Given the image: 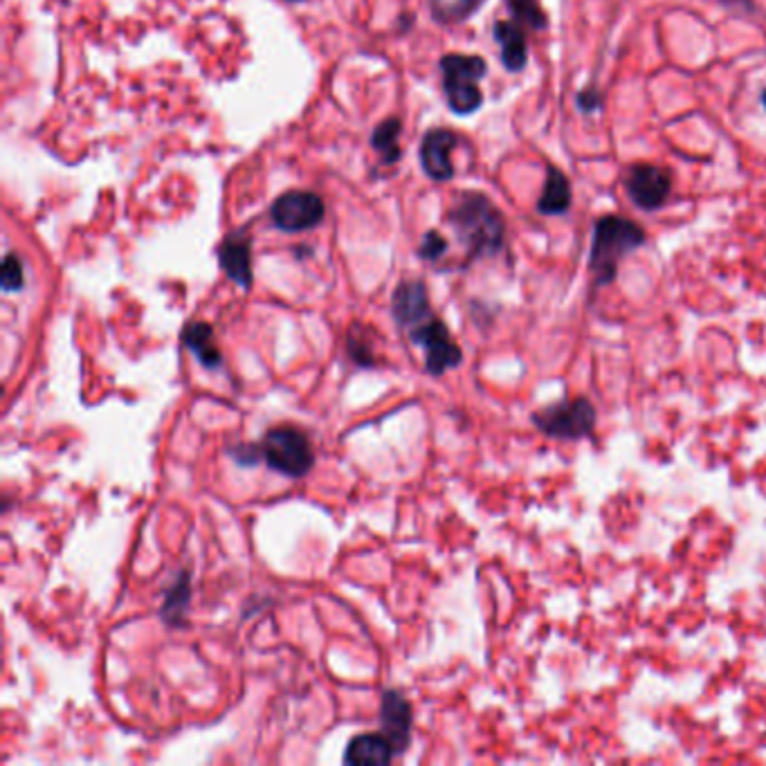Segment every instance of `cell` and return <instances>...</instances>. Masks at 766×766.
I'll return each instance as SVG.
<instances>
[{
	"instance_id": "obj_19",
	"label": "cell",
	"mask_w": 766,
	"mask_h": 766,
	"mask_svg": "<svg viewBox=\"0 0 766 766\" xmlns=\"http://www.w3.org/2000/svg\"><path fill=\"white\" fill-rule=\"evenodd\" d=\"M346 353L360 366H375V333L364 324H353L346 333Z\"/></svg>"
},
{
	"instance_id": "obj_16",
	"label": "cell",
	"mask_w": 766,
	"mask_h": 766,
	"mask_svg": "<svg viewBox=\"0 0 766 766\" xmlns=\"http://www.w3.org/2000/svg\"><path fill=\"white\" fill-rule=\"evenodd\" d=\"M569 207H571V185L560 169L549 167L547 183L538 203V212L544 216H562L569 212Z\"/></svg>"
},
{
	"instance_id": "obj_9",
	"label": "cell",
	"mask_w": 766,
	"mask_h": 766,
	"mask_svg": "<svg viewBox=\"0 0 766 766\" xmlns=\"http://www.w3.org/2000/svg\"><path fill=\"white\" fill-rule=\"evenodd\" d=\"M412 704L399 690H387L380 701V726L396 755L405 753L412 742Z\"/></svg>"
},
{
	"instance_id": "obj_10",
	"label": "cell",
	"mask_w": 766,
	"mask_h": 766,
	"mask_svg": "<svg viewBox=\"0 0 766 766\" xmlns=\"http://www.w3.org/2000/svg\"><path fill=\"white\" fill-rule=\"evenodd\" d=\"M459 138L448 129H434L423 138L421 145V165L425 174L436 183H448L454 178L452 151Z\"/></svg>"
},
{
	"instance_id": "obj_22",
	"label": "cell",
	"mask_w": 766,
	"mask_h": 766,
	"mask_svg": "<svg viewBox=\"0 0 766 766\" xmlns=\"http://www.w3.org/2000/svg\"><path fill=\"white\" fill-rule=\"evenodd\" d=\"M0 284H3L6 293H19L26 284V271L19 254L10 252L3 262V273H0Z\"/></svg>"
},
{
	"instance_id": "obj_12",
	"label": "cell",
	"mask_w": 766,
	"mask_h": 766,
	"mask_svg": "<svg viewBox=\"0 0 766 766\" xmlns=\"http://www.w3.org/2000/svg\"><path fill=\"white\" fill-rule=\"evenodd\" d=\"M218 262L225 275L247 291L252 286V243L245 234H229L218 247Z\"/></svg>"
},
{
	"instance_id": "obj_15",
	"label": "cell",
	"mask_w": 766,
	"mask_h": 766,
	"mask_svg": "<svg viewBox=\"0 0 766 766\" xmlns=\"http://www.w3.org/2000/svg\"><path fill=\"white\" fill-rule=\"evenodd\" d=\"M180 337H183V344L194 351V355L205 369H218L223 364L220 348L214 342V328L207 322H189L183 328Z\"/></svg>"
},
{
	"instance_id": "obj_2",
	"label": "cell",
	"mask_w": 766,
	"mask_h": 766,
	"mask_svg": "<svg viewBox=\"0 0 766 766\" xmlns=\"http://www.w3.org/2000/svg\"><path fill=\"white\" fill-rule=\"evenodd\" d=\"M448 223L465 243L470 257H485V254H497L503 247V216L483 194H463L452 207Z\"/></svg>"
},
{
	"instance_id": "obj_25",
	"label": "cell",
	"mask_w": 766,
	"mask_h": 766,
	"mask_svg": "<svg viewBox=\"0 0 766 766\" xmlns=\"http://www.w3.org/2000/svg\"><path fill=\"white\" fill-rule=\"evenodd\" d=\"M578 106H580L585 112H593V110H598V108L602 106V97H600V92L593 90V88L582 90V92L578 95Z\"/></svg>"
},
{
	"instance_id": "obj_4",
	"label": "cell",
	"mask_w": 766,
	"mask_h": 766,
	"mask_svg": "<svg viewBox=\"0 0 766 766\" xmlns=\"http://www.w3.org/2000/svg\"><path fill=\"white\" fill-rule=\"evenodd\" d=\"M262 459L279 474L291 479L306 477L315 465V450L311 439L293 428L279 425L264 434L262 443Z\"/></svg>"
},
{
	"instance_id": "obj_3",
	"label": "cell",
	"mask_w": 766,
	"mask_h": 766,
	"mask_svg": "<svg viewBox=\"0 0 766 766\" xmlns=\"http://www.w3.org/2000/svg\"><path fill=\"white\" fill-rule=\"evenodd\" d=\"M538 432L553 441H582L589 439L598 423L593 403L585 396L562 399L531 414Z\"/></svg>"
},
{
	"instance_id": "obj_26",
	"label": "cell",
	"mask_w": 766,
	"mask_h": 766,
	"mask_svg": "<svg viewBox=\"0 0 766 766\" xmlns=\"http://www.w3.org/2000/svg\"><path fill=\"white\" fill-rule=\"evenodd\" d=\"M762 104H764V108H766V90L762 92Z\"/></svg>"
},
{
	"instance_id": "obj_8",
	"label": "cell",
	"mask_w": 766,
	"mask_h": 766,
	"mask_svg": "<svg viewBox=\"0 0 766 766\" xmlns=\"http://www.w3.org/2000/svg\"><path fill=\"white\" fill-rule=\"evenodd\" d=\"M625 189L638 207L655 212L668 200L672 192V178L661 167L634 165L625 178Z\"/></svg>"
},
{
	"instance_id": "obj_17",
	"label": "cell",
	"mask_w": 766,
	"mask_h": 766,
	"mask_svg": "<svg viewBox=\"0 0 766 766\" xmlns=\"http://www.w3.org/2000/svg\"><path fill=\"white\" fill-rule=\"evenodd\" d=\"M192 600V585H189V573L180 571L176 576V582L167 589L160 618L165 620L167 627H185L187 622V609Z\"/></svg>"
},
{
	"instance_id": "obj_6",
	"label": "cell",
	"mask_w": 766,
	"mask_h": 766,
	"mask_svg": "<svg viewBox=\"0 0 766 766\" xmlns=\"http://www.w3.org/2000/svg\"><path fill=\"white\" fill-rule=\"evenodd\" d=\"M412 342L425 351V371L432 375H443L445 371L463 362L461 346L454 342L450 328L439 317H430L423 324L414 326L410 333Z\"/></svg>"
},
{
	"instance_id": "obj_1",
	"label": "cell",
	"mask_w": 766,
	"mask_h": 766,
	"mask_svg": "<svg viewBox=\"0 0 766 766\" xmlns=\"http://www.w3.org/2000/svg\"><path fill=\"white\" fill-rule=\"evenodd\" d=\"M646 243V232L644 227L622 218V216H602L596 220L593 227V240H591V252H589V275L596 288H602L611 284L618 275L620 262L638 249Z\"/></svg>"
},
{
	"instance_id": "obj_7",
	"label": "cell",
	"mask_w": 766,
	"mask_h": 766,
	"mask_svg": "<svg viewBox=\"0 0 766 766\" xmlns=\"http://www.w3.org/2000/svg\"><path fill=\"white\" fill-rule=\"evenodd\" d=\"M326 207L324 200L313 194V192H286L282 194L271 209L273 223L282 229V232H306L317 227L324 220Z\"/></svg>"
},
{
	"instance_id": "obj_11",
	"label": "cell",
	"mask_w": 766,
	"mask_h": 766,
	"mask_svg": "<svg viewBox=\"0 0 766 766\" xmlns=\"http://www.w3.org/2000/svg\"><path fill=\"white\" fill-rule=\"evenodd\" d=\"M392 313H394V320L405 328H414V326L423 324L425 320H430L432 306H430L425 284L419 279L403 282L394 293Z\"/></svg>"
},
{
	"instance_id": "obj_21",
	"label": "cell",
	"mask_w": 766,
	"mask_h": 766,
	"mask_svg": "<svg viewBox=\"0 0 766 766\" xmlns=\"http://www.w3.org/2000/svg\"><path fill=\"white\" fill-rule=\"evenodd\" d=\"M508 10L513 12L515 21L533 28V30H544L547 28V14L540 6V0H505Z\"/></svg>"
},
{
	"instance_id": "obj_18",
	"label": "cell",
	"mask_w": 766,
	"mask_h": 766,
	"mask_svg": "<svg viewBox=\"0 0 766 766\" xmlns=\"http://www.w3.org/2000/svg\"><path fill=\"white\" fill-rule=\"evenodd\" d=\"M401 126L403 124L399 117H390L382 124H377L371 136V147L382 156V163L385 165H396L401 160V147H399Z\"/></svg>"
},
{
	"instance_id": "obj_13",
	"label": "cell",
	"mask_w": 766,
	"mask_h": 766,
	"mask_svg": "<svg viewBox=\"0 0 766 766\" xmlns=\"http://www.w3.org/2000/svg\"><path fill=\"white\" fill-rule=\"evenodd\" d=\"M394 748L390 739L382 733H364L348 742L344 753V764H371V766H385L394 759Z\"/></svg>"
},
{
	"instance_id": "obj_27",
	"label": "cell",
	"mask_w": 766,
	"mask_h": 766,
	"mask_svg": "<svg viewBox=\"0 0 766 766\" xmlns=\"http://www.w3.org/2000/svg\"><path fill=\"white\" fill-rule=\"evenodd\" d=\"M291 3H299V0H291Z\"/></svg>"
},
{
	"instance_id": "obj_20",
	"label": "cell",
	"mask_w": 766,
	"mask_h": 766,
	"mask_svg": "<svg viewBox=\"0 0 766 766\" xmlns=\"http://www.w3.org/2000/svg\"><path fill=\"white\" fill-rule=\"evenodd\" d=\"M483 0H430V12L439 23H461L470 19Z\"/></svg>"
},
{
	"instance_id": "obj_24",
	"label": "cell",
	"mask_w": 766,
	"mask_h": 766,
	"mask_svg": "<svg viewBox=\"0 0 766 766\" xmlns=\"http://www.w3.org/2000/svg\"><path fill=\"white\" fill-rule=\"evenodd\" d=\"M229 454L234 456V461L238 465H257L262 459V448L259 445H249V443H238L229 450Z\"/></svg>"
},
{
	"instance_id": "obj_5",
	"label": "cell",
	"mask_w": 766,
	"mask_h": 766,
	"mask_svg": "<svg viewBox=\"0 0 766 766\" xmlns=\"http://www.w3.org/2000/svg\"><path fill=\"white\" fill-rule=\"evenodd\" d=\"M443 90L450 108L456 115H470L483 104L479 81L485 77L488 66L477 55H445L441 59Z\"/></svg>"
},
{
	"instance_id": "obj_23",
	"label": "cell",
	"mask_w": 766,
	"mask_h": 766,
	"mask_svg": "<svg viewBox=\"0 0 766 766\" xmlns=\"http://www.w3.org/2000/svg\"><path fill=\"white\" fill-rule=\"evenodd\" d=\"M445 249H448L445 238L439 232H428L423 243H421V247H419V254H421L425 262H436V259L443 257Z\"/></svg>"
},
{
	"instance_id": "obj_14",
	"label": "cell",
	"mask_w": 766,
	"mask_h": 766,
	"mask_svg": "<svg viewBox=\"0 0 766 766\" xmlns=\"http://www.w3.org/2000/svg\"><path fill=\"white\" fill-rule=\"evenodd\" d=\"M494 41L501 48V63L510 72H522L529 63V46L527 37L515 21H499L492 30Z\"/></svg>"
}]
</instances>
